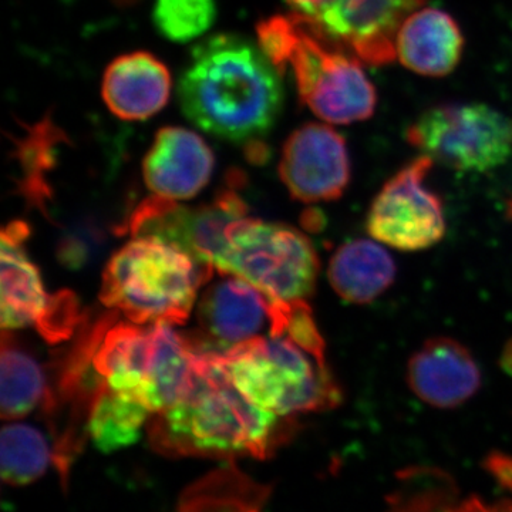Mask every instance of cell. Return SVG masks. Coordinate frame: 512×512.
<instances>
[{"mask_svg": "<svg viewBox=\"0 0 512 512\" xmlns=\"http://www.w3.org/2000/svg\"><path fill=\"white\" fill-rule=\"evenodd\" d=\"M217 19L215 0H156L153 22L174 43H187L207 33Z\"/></svg>", "mask_w": 512, "mask_h": 512, "instance_id": "22", "label": "cell"}, {"mask_svg": "<svg viewBox=\"0 0 512 512\" xmlns=\"http://www.w3.org/2000/svg\"><path fill=\"white\" fill-rule=\"evenodd\" d=\"M103 99L121 120H146L163 110L171 93L167 66L148 52L117 57L103 77Z\"/></svg>", "mask_w": 512, "mask_h": 512, "instance_id": "16", "label": "cell"}, {"mask_svg": "<svg viewBox=\"0 0 512 512\" xmlns=\"http://www.w3.org/2000/svg\"><path fill=\"white\" fill-rule=\"evenodd\" d=\"M423 156L466 173H485L512 156V120L487 104L431 107L407 128Z\"/></svg>", "mask_w": 512, "mask_h": 512, "instance_id": "7", "label": "cell"}, {"mask_svg": "<svg viewBox=\"0 0 512 512\" xmlns=\"http://www.w3.org/2000/svg\"><path fill=\"white\" fill-rule=\"evenodd\" d=\"M491 476L512 494V457L503 453H493L485 461Z\"/></svg>", "mask_w": 512, "mask_h": 512, "instance_id": "23", "label": "cell"}, {"mask_svg": "<svg viewBox=\"0 0 512 512\" xmlns=\"http://www.w3.org/2000/svg\"><path fill=\"white\" fill-rule=\"evenodd\" d=\"M29 237V227L13 221L2 231L0 248V323L3 330L42 328L55 298H50L43 286L39 269L30 261L23 242Z\"/></svg>", "mask_w": 512, "mask_h": 512, "instance_id": "15", "label": "cell"}, {"mask_svg": "<svg viewBox=\"0 0 512 512\" xmlns=\"http://www.w3.org/2000/svg\"><path fill=\"white\" fill-rule=\"evenodd\" d=\"M46 437L23 423L6 424L0 437L2 478L13 487L35 483L45 476L53 460Z\"/></svg>", "mask_w": 512, "mask_h": 512, "instance_id": "21", "label": "cell"}, {"mask_svg": "<svg viewBox=\"0 0 512 512\" xmlns=\"http://www.w3.org/2000/svg\"><path fill=\"white\" fill-rule=\"evenodd\" d=\"M329 282L343 301L366 305L383 295L396 278L389 252L367 239L346 242L329 262Z\"/></svg>", "mask_w": 512, "mask_h": 512, "instance_id": "18", "label": "cell"}, {"mask_svg": "<svg viewBox=\"0 0 512 512\" xmlns=\"http://www.w3.org/2000/svg\"><path fill=\"white\" fill-rule=\"evenodd\" d=\"M151 414L143 403L101 382L94 394L87 429L101 453H113L137 443Z\"/></svg>", "mask_w": 512, "mask_h": 512, "instance_id": "19", "label": "cell"}, {"mask_svg": "<svg viewBox=\"0 0 512 512\" xmlns=\"http://www.w3.org/2000/svg\"><path fill=\"white\" fill-rule=\"evenodd\" d=\"M195 352L190 392L170 409L154 414L147 424L151 447L170 457L272 456L291 434L285 420L292 417L278 416L247 399L218 353Z\"/></svg>", "mask_w": 512, "mask_h": 512, "instance_id": "1", "label": "cell"}, {"mask_svg": "<svg viewBox=\"0 0 512 512\" xmlns=\"http://www.w3.org/2000/svg\"><path fill=\"white\" fill-rule=\"evenodd\" d=\"M463 49L460 26L453 16L436 8L416 10L396 37V59L421 76H447L456 69Z\"/></svg>", "mask_w": 512, "mask_h": 512, "instance_id": "17", "label": "cell"}, {"mask_svg": "<svg viewBox=\"0 0 512 512\" xmlns=\"http://www.w3.org/2000/svg\"><path fill=\"white\" fill-rule=\"evenodd\" d=\"M407 383L421 402L436 409H456L476 396L481 370L473 353L457 340H427L407 365Z\"/></svg>", "mask_w": 512, "mask_h": 512, "instance_id": "13", "label": "cell"}, {"mask_svg": "<svg viewBox=\"0 0 512 512\" xmlns=\"http://www.w3.org/2000/svg\"><path fill=\"white\" fill-rule=\"evenodd\" d=\"M214 271L161 239L134 237L104 269L100 301L136 325H183Z\"/></svg>", "mask_w": 512, "mask_h": 512, "instance_id": "5", "label": "cell"}, {"mask_svg": "<svg viewBox=\"0 0 512 512\" xmlns=\"http://www.w3.org/2000/svg\"><path fill=\"white\" fill-rule=\"evenodd\" d=\"M427 0H284L318 35L359 62L386 66L396 60L404 20Z\"/></svg>", "mask_w": 512, "mask_h": 512, "instance_id": "8", "label": "cell"}, {"mask_svg": "<svg viewBox=\"0 0 512 512\" xmlns=\"http://www.w3.org/2000/svg\"><path fill=\"white\" fill-rule=\"evenodd\" d=\"M214 154L194 131L164 127L158 131L143 163L144 181L154 195L190 200L210 183Z\"/></svg>", "mask_w": 512, "mask_h": 512, "instance_id": "14", "label": "cell"}, {"mask_svg": "<svg viewBox=\"0 0 512 512\" xmlns=\"http://www.w3.org/2000/svg\"><path fill=\"white\" fill-rule=\"evenodd\" d=\"M508 215L512 218V201L508 204Z\"/></svg>", "mask_w": 512, "mask_h": 512, "instance_id": "26", "label": "cell"}, {"mask_svg": "<svg viewBox=\"0 0 512 512\" xmlns=\"http://www.w3.org/2000/svg\"><path fill=\"white\" fill-rule=\"evenodd\" d=\"M501 369L512 377V339L504 346L500 359Z\"/></svg>", "mask_w": 512, "mask_h": 512, "instance_id": "25", "label": "cell"}, {"mask_svg": "<svg viewBox=\"0 0 512 512\" xmlns=\"http://www.w3.org/2000/svg\"><path fill=\"white\" fill-rule=\"evenodd\" d=\"M275 302L245 279L224 275L202 293L197 311L200 329L188 339L198 352H227L271 330Z\"/></svg>", "mask_w": 512, "mask_h": 512, "instance_id": "12", "label": "cell"}, {"mask_svg": "<svg viewBox=\"0 0 512 512\" xmlns=\"http://www.w3.org/2000/svg\"><path fill=\"white\" fill-rule=\"evenodd\" d=\"M279 175L295 200L306 204L338 200L350 183L345 138L328 124L299 127L286 140Z\"/></svg>", "mask_w": 512, "mask_h": 512, "instance_id": "11", "label": "cell"}, {"mask_svg": "<svg viewBox=\"0 0 512 512\" xmlns=\"http://www.w3.org/2000/svg\"><path fill=\"white\" fill-rule=\"evenodd\" d=\"M259 47L279 73L291 72L299 99L329 124L369 119L376 87L362 62L332 45L298 16H274L256 28Z\"/></svg>", "mask_w": 512, "mask_h": 512, "instance_id": "4", "label": "cell"}, {"mask_svg": "<svg viewBox=\"0 0 512 512\" xmlns=\"http://www.w3.org/2000/svg\"><path fill=\"white\" fill-rule=\"evenodd\" d=\"M45 373L35 357L3 330L0 353V414L3 420L28 416L45 394Z\"/></svg>", "mask_w": 512, "mask_h": 512, "instance_id": "20", "label": "cell"}, {"mask_svg": "<svg viewBox=\"0 0 512 512\" xmlns=\"http://www.w3.org/2000/svg\"><path fill=\"white\" fill-rule=\"evenodd\" d=\"M456 512H512V498L501 501L493 507H487L478 500H470L461 505Z\"/></svg>", "mask_w": 512, "mask_h": 512, "instance_id": "24", "label": "cell"}, {"mask_svg": "<svg viewBox=\"0 0 512 512\" xmlns=\"http://www.w3.org/2000/svg\"><path fill=\"white\" fill-rule=\"evenodd\" d=\"M433 163L421 154L377 192L366 218L370 237L406 252L439 244L446 235V217L443 201L426 184Z\"/></svg>", "mask_w": 512, "mask_h": 512, "instance_id": "9", "label": "cell"}, {"mask_svg": "<svg viewBox=\"0 0 512 512\" xmlns=\"http://www.w3.org/2000/svg\"><path fill=\"white\" fill-rule=\"evenodd\" d=\"M278 69L261 47L239 36L208 37L194 47L178 83L185 117L232 143L258 144L282 103Z\"/></svg>", "mask_w": 512, "mask_h": 512, "instance_id": "2", "label": "cell"}, {"mask_svg": "<svg viewBox=\"0 0 512 512\" xmlns=\"http://www.w3.org/2000/svg\"><path fill=\"white\" fill-rule=\"evenodd\" d=\"M247 217L248 205L228 188L214 201L195 208L154 195L137 208L130 231L134 237L168 242L215 269V262L227 247L229 231Z\"/></svg>", "mask_w": 512, "mask_h": 512, "instance_id": "10", "label": "cell"}, {"mask_svg": "<svg viewBox=\"0 0 512 512\" xmlns=\"http://www.w3.org/2000/svg\"><path fill=\"white\" fill-rule=\"evenodd\" d=\"M215 271L245 279L272 301L291 302L315 291L319 259L298 229L247 217L229 231Z\"/></svg>", "mask_w": 512, "mask_h": 512, "instance_id": "6", "label": "cell"}, {"mask_svg": "<svg viewBox=\"0 0 512 512\" xmlns=\"http://www.w3.org/2000/svg\"><path fill=\"white\" fill-rule=\"evenodd\" d=\"M282 311L284 301H276L271 330L218 353L222 365L239 392L278 416L335 409L343 392L326 365L325 352L293 338Z\"/></svg>", "mask_w": 512, "mask_h": 512, "instance_id": "3", "label": "cell"}]
</instances>
